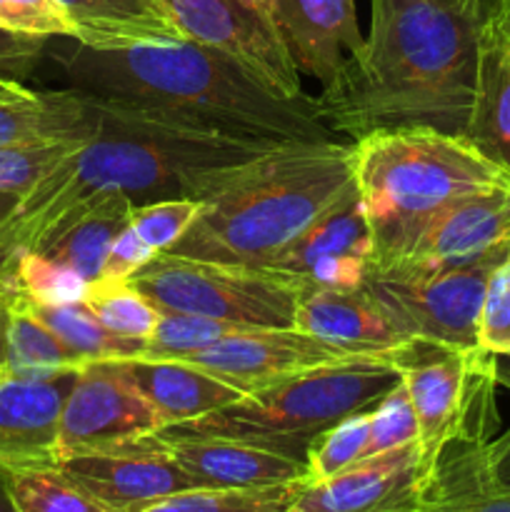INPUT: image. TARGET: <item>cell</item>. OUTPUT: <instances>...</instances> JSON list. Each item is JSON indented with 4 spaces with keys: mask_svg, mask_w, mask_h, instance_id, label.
<instances>
[{
    "mask_svg": "<svg viewBox=\"0 0 510 512\" xmlns=\"http://www.w3.org/2000/svg\"><path fill=\"white\" fill-rule=\"evenodd\" d=\"M488 5L373 0L363 48L315 98L320 123L350 143L385 128L465 135Z\"/></svg>",
    "mask_w": 510,
    "mask_h": 512,
    "instance_id": "6da1fadb",
    "label": "cell"
},
{
    "mask_svg": "<svg viewBox=\"0 0 510 512\" xmlns=\"http://www.w3.org/2000/svg\"><path fill=\"white\" fill-rule=\"evenodd\" d=\"M68 90L160 128L245 143H328L315 98H280L223 50L195 40L118 50L80 45L60 58Z\"/></svg>",
    "mask_w": 510,
    "mask_h": 512,
    "instance_id": "7a4b0ae2",
    "label": "cell"
},
{
    "mask_svg": "<svg viewBox=\"0 0 510 512\" xmlns=\"http://www.w3.org/2000/svg\"><path fill=\"white\" fill-rule=\"evenodd\" d=\"M93 105L100 113L98 135L60 160L0 225V273L18 255L38 250L68 210L95 195L125 193L135 205L200 200L215 173L278 148L160 128L138 115Z\"/></svg>",
    "mask_w": 510,
    "mask_h": 512,
    "instance_id": "3957f363",
    "label": "cell"
},
{
    "mask_svg": "<svg viewBox=\"0 0 510 512\" xmlns=\"http://www.w3.org/2000/svg\"><path fill=\"white\" fill-rule=\"evenodd\" d=\"M353 190V143L278 145L215 173L195 223L165 253L263 268Z\"/></svg>",
    "mask_w": 510,
    "mask_h": 512,
    "instance_id": "277c9868",
    "label": "cell"
},
{
    "mask_svg": "<svg viewBox=\"0 0 510 512\" xmlns=\"http://www.w3.org/2000/svg\"><path fill=\"white\" fill-rule=\"evenodd\" d=\"M353 175L373 243L368 273L403 263L453 203L510 183V170L465 135L433 128H385L353 140Z\"/></svg>",
    "mask_w": 510,
    "mask_h": 512,
    "instance_id": "5b68a950",
    "label": "cell"
},
{
    "mask_svg": "<svg viewBox=\"0 0 510 512\" xmlns=\"http://www.w3.org/2000/svg\"><path fill=\"white\" fill-rule=\"evenodd\" d=\"M398 383L385 353L363 355L293 375L203 418L168 428L238 440L305 463L310 443L320 433L348 415L373 410Z\"/></svg>",
    "mask_w": 510,
    "mask_h": 512,
    "instance_id": "8992f818",
    "label": "cell"
},
{
    "mask_svg": "<svg viewBox=\"0 0 510 512\" xmlns=\"http://www.w3.org/2000/svg\"><path fill=\"white\" fill-rule=\"evenodd\" d=\"M130 285L160 313L203 315L245 328H293L298 300L308 290L275 270L170 253L155 255Z\"/></svg>",
    "mask_w": 510,
    "mask_h": 512,
    "instance_id": "52a82bcc",
    "label": "cell"
},
{
    "mask_svg": "<svg viewBox=\"0 0 510 512\" xmlns=\"http://www.w3.org/2000/svg\"><path fill=\"white\" fill-rule=\"evenodd\" d=\"M398 373L420 425V445L433 460L455 435L488 438L498 425V358L483 348H450L428 340H405L385 353Z\"/></svg>",
    "mask_w": 510,
    "mask_h": 512,
    "instance_id": "ba28073f",
    "label": "cell"
},
{
    "mask_svg": "<svg viewBox=\"0 0 510 512\" xmlns=\"http://www.w3.org/2000/svg\"><path fill=\"white\" fill-rule=\"evenodd\" d=\"M510 248L430 273H368L363 288L405 338L450 348H480L478 323L490 273Z\"/></svg>",
    "mask_w": 510,
    "mask_h": 512,
    "instance_id": "9c48e42d",
    "label": "cell"
},
{
    "mask_svg": "<svg viewBox=\"0 0 510 512\" xmlns=\"http://www.w3.org/2000/svg\"><path fill=\"white\" fill-rule=\"evenodd\" d=\"M183 35L223 50L280 98H303L300 70L253 0H165Z\"/></svg>",
    "mask_w": 510,
    "mask_h": 512,
    "instance_id": "30bf717a",
    "label": "cell"
},
{
    "mask_svg": "<svg viewBox=\"0 0 510 512\" xmlns=\"http://www.w3.org/2000/svg\"><path fill=\"white\" fill-rule=\"evenodd\" d=\"M163 420L140 390L108 360L80 368L58 423V463L95 450L120 448L163 430Z\"/></svg>",
    "mask_w": 510,
    "mask_h": 512,
    "instance_id": "8fae6325",
    "label": "cell"
},
{
    "mask_svg": "<svg viewBox=\"0 0 510 512\" xmlns=\"http://www.w3.org/2000/svg\"><path fill=\"white\" fill-rule=\"evenodd\" d=\"M58 470L110 512H138L150 503L200 488L150 435L110 450L73 455Z\"/></svg>",
    "mask_w": 510,
    "mask_h": 512,
    "instance_id": "7c38bea8",
    "label": "cell"
},
{
    "mask_svg": "<svg viewBox=\"0 0 510 512\" xmlns=\"http://www.w3.org/2000/svg\"><path fill=\"white\" fill-rule=\"evenodd\" d=\"M353 358H363V355L335 348L295 328H248L178 360L198 365L215 378L250 395L293 375Z\"/></svg>",
    "mask_w": 510,
    "mask_h": 512,
    "instance_id": "4fadbf2b",
    "label": "cell"
},
{
    "mask_svg": "<svg viewBox=\"0 0 510 512\" xmlns=\"http://www.w3.org/2000/svg\"><path fill=\"white\" fill-rule=\"evenodd\" d=\"M370 255V230L358 190H353L348 198L310 223L263 268L288 275L305 288L353 290L365 283Z\"/></svg>",
    "mask_w": 510,
    "mask_h": 512,
    "instance_id": "5bb4252c",
    "label": "cell"
},
{
    "mask_svg": "<svg viewBox=\"0 0 510 512\" xmlns=\"http://www.w3.org/2000/svg\"><path fill=\"white\" fill-rule=\"evenodd\" d=\"M430 460L415 443L370 455L320 483H305L298 512H418Z\"/></svg>",
    "mask_w": 510,
    "mask_h": 512,
    "instance_id": "9a60e30c",
    "label": "cell"
},
{
    "mask_svg": "<svg viewBox=\"0 0 510 512\" xmlns=\"http://www.w3.org/2000/svg\"><path fill=\"white\" fill-rule=\"evenodd\" d=\"M288 48L295 68L328 88L360 53L355 0H253Z\"/></svg>",
    "mask_w": 510,
    "mask_h": 512,
    "instance_id": "2e32d148",
    "label": "cell"
},
{
    "mask_svg": "<svg viewBox=\"0 0 510 512\" xmlns=\"http://www.w3.org/2000/svg\"><path fill=\"white\" fill-rule=\"evenodd\" d=\"M510 248V183L450 205L425 230L408 258L385 273H430Z\"/></svg>",
    "mask_w": 510,
    "mask_h": 512,
    "instance_id": "e0dca14e",
    "label": "cell"
},
{
    "mask_svg": "<svg viewBox=\"0 0 510 512\" xmlns=\"http://www.w3.org/2000/svg\"><path fill=\"white\" fill-rule=\"evenodd\" d=\"M80 370L50 380H0V468L58 465V423Z\"/></svg>",
    "mask_w": 510,
    "mask_h": 512,
    "instance_id": "ac0fdd59",
    "label": "cell"
},
{
    "mask_svg": "<svg viewBox=\"0 0 510 512\" xmlns=\"http://www.w3.org/2000/svg\"><path fill=\"white\" fill-rule=\"evenodd\" d=\"M200 488H268V485L308 483V468L285 455L215 438V435L185 433L163 428L153 435Z\"/></svg>",
    "mask_w": 510,
    "mask_h": 512,
    "instance_id": "d6986e66",
    "label": "cell"
},
{
    "mask_svg": "<svg viewBox=\"0 0 510 512\" xmlns=\"http://www.w3.org/2000/svg\"><path fill=\"white\" fill-rule=\"evenodd\" d=\"M293 328L353 355H383L408 340L363 285L303 290Z\"/></svg>",
    "mask_w": 510,
    "mask_h": 512,
    "instance_id": "ffe728a7",
    "label": "cell"
},
{
    "mask_svg": "<svg viewBox=\"0 0 510 512\" xmlns=\"http://www.w3.org/2000/svg\"><path fill=\"white\" fill-rule=\"evenodd\" d=\"M488 438L455 435L430 460L418 512H510V490L490 465Z\"/></svg>",
    "mask_w": 510,
    "mask_h": 512,
    "instance_id": "44dd1931",
    "label": "cell"
},
{
    "mask_svg": "<svg viewBox=\"0 0 510 512\" xmlns=\"http://www.w3.org/2000/svg\"><path fill=\"white\" fill-rule=\"evenodd\" d=\"M108 363L140 390L165 428L190 423L245 398L243 390L180 360L123 358Z\"/></svg>",
    "mask_w": 510,
    "mask_h": 512,
    "instance_id": "7402d4cb",
    "label": "cell"
},
{
    "mask_svg": "<svg viewBox=\"0 0 510 512\" xmlns=\"http://www.w3.org/2000/svg\"><path fill=\"white\" fill-rule=\"evenodd\" d=\"M465 138L510 170V25L498 0L488 5L480 30L478 73Z\"/></svg>",
    "mask_w": 510,
    "mask_h": 512,
    "instance_id": "603a6c76",
    "label": "cell"
},
{
    "mask_svg": "<svg viewBox=\"0 0 510 512\" xmlns=\"http://www.w3.org/2000/svg\"><path fill=\"white\" fill-rule=\"evenodd\" d=\"M135 203L125 193H103L68 210L33 253L45 255L93 283L118 233L130 225Z\"/></svg>",
    "mask_w": 510,
    "mask_h": 512,
    "instance_id": "cb8c5ba5",
    "label": "cell"
},
{
    "mask_svg": "<svg viewBox=\"0 0 510 512\" xmlns=\"http://www.w3.org/2000/svg\"><path fill=\"white\" fill-rule=\"evenodd\" d=\"M75 28V43L118 50L185 40L165 0H58Z\"/></svg>",
    "mask_w": 510,
    "mask_h": 512,
    "instance_id": "d4e9b609",
    "label": "cell"
},
{
    "mask_svg": "<svg viewBox=\"0 0 510 512\" xmlns=\"http://www.w3.org/2000/svg\"><path fill=\"white\" fill-rule=\"evenodd\" d=\"M100 113L73 90L35 93L23 100H0V148L50 138L93 140Z\"/></svg>",
    "mask_w": 510,
    "mask_h": 512,
    "instance_id": "484cf974",
    "label": "cell"
},
{
    "mask_svg": "<svg viewBox=\"0 0 510 512\" xmlns=\"http://www.w3.org/2000/svg\"><path fill=\"white\" fill-rule=\"evenodd\" d=\"M23 303L83 365L98 363V360L143 358L145 348H148V340L120 338V335L110 333L90 313L83 300L68 305H35L28 303V300H23Z\"/></svg>",
    "mask_w": 510,
    "mask_h": 512,
    "instance_id": "4316f807",
    "label": "cell"
},
{
    "mask_svg": "<svg viewBox=\"0 0 510 512\" xmlns=\"http://www.w3.org/2000/svg\"><path fill=\"white\" fill-rule=\"evenodd\" d=\"M83 363L35 318L20 298L10 303L5 373L25 380H50L80 370Z\"/></svg>",
    "mask_w": 510,
    "mask_h": 512,
    "instance_id": "83f0119b",
    "label": "cell"
},
{
    "mask_svg": "<svg viewBox=\"0 0 510 512\" xmlns=\"http://www.w3.org/2000/svg\"><path fill=\"white\" fill-rule=\"evenodd\" d=\"M305 480L268 488H195L150 503L138 512H288Z\"/></svg>",
    "mask_w": 510,
    "mask_h": 512,
    "instance_id": "f1b7e54d",
    "label": "cell"
},
{
    "mask_svg": "<svg viewBox=\"0 0 510 512\" xmlns=\"http://www.w3.org/2000/svg\"><path fill=\"white\" fill-rule=\"evenodd\" d=\"M0 285L35 305L80 303L88 290V280L40 253L18 255L10 268L0 273Z\"/></svg>",
    "mask_w": 510,
    "mask_h": 512,
    "instance_id": "f546056e",
    "label": "cell"
},
{
    "mask_svg": "<svg viewBox=\"0 0 510 512\" xmlns=\"http://www.w3.org/2000/svg\"><path fill=\"white\" fill-rule=\"evenodd\" d=\"M8 490L18 512H110L98 500L70 483L58 465L53 468L5 470Z\"/></svg>",
    "mask_w": 510,
    "mask_h": 512,
    "instance_id": "4dcf8cb0",
    "label": "cell"
},
{
    "mask_svg": "<svg viewBox=\"0 0 510 512\" xmlns=\"http://www.w3.org/2000/svg\"><path fill=\"white\" fill-rule=\"evenodd\" d=\"M83 303L90 313L120 338L150 340L155 325L160 320V310L153 308L138 290L128 283H110V280H93L88 283Z\"/></svg>",
    "mask_w": 510,
    "mask_h": 512,
    "instance_id": "1f68e13d",
    "label": "cell"
},
{
    "mask_svg": "<svg viewBox=\"0 0 510 512\" xmlns=\"http://www.w3.org/2000/svg\"><path fill=\"white\" fill-rule=\"evenodd\" d=\"M243 330L248 328L238 323H228V320L188 313H160V320L155 325V333L150 335L143 358L178 360L210 348V345L220 343L230 335L243 333Z\"/></svg>",
    "mask_w": 510,
    "mask_h": 512,
    "instance_id": "d6a6232c",
    "label": "cell"
},
{
    "mask_svg": "<svg viewBox=\"0 0 510 512\" xmlns=\"http://www.w3.org/2000/svg\"><path fill=\"white\" fill-rule=\"evenodd\" d=\"M85 143L88 140L50 138L5 145V148H0V193H13L23 198L60 160L68 158Z\"/></svg>",
    "mask_w": 510,
    "mask_h": 512,
    "instance_id": "836d02e7",
    "label": "cell"
},
{
    "mask_svg": "<svg viewBox=\"0 0 510 512\" xmlns=\"http://www.w3.org/2000/svg\"><path fill=\"white\" fill-rule=\"evenodd\" d=\"M370 435V410L348 415L310 443L305 468L308 483H320L365 458V445Z\"/></svg>",
    "mask_w": 510,
    "mask_h": 512,
    "instance_id": "e575fe53",
    "label": "cell"
},
{
    "mask_svg": "<svg viewBox=\"0 0 510 512\" xmlns=\"http://www.w3.org/2000/svg\"><path fill=\"white\" fill-rule=\"evenodd\" d=\"M200 208H203V203L193 198H165L135 205L133 213H130V228L150 248L165 253L188 233V228L198 218Z\"/></svg>",
    "mask_w": 510,
    "mask_h": 512,
    "instance_id": "d590c367",
    "label": "cell"
},
{
    "mask_svg": "<svg viewBox=\"0 0 510 512\" xmlns=\"http://www.w3.org/2000/svg\"><path fill=\"white\" fill-rule=\"evenodd\" d=\"M415 440L420 443L418 415H415L403 383H398L370 410V435L368 445H365V458L415 443Z\"/></svg>",
    "mask_w": 510,
    "mask_h": 512,
    "instance_id": "8d00e7d4",
    "label": "cell"
},
{
    "mask_svg": "<svg viewBox=\"0 0 510 512\" xmlns=\"http://www.w3.org/2000/svg\"><path fill=\"white\" fill-rule=\"evenodd\" d=\"M478 345L495 358H510V255L490 273L485 285Z\"/></svg>",
    "mask_w": 510,
    "mask_h": 512,
    "instance_id": "74e56055",
    "label": "cell"
},
{
    "mask_svg": "<svg viewBox=\"0 0 510 512\" xmlns=\"http://www.w3.org/2000/svg\"><path fill=\"white\" fill-rule=\"evenodd\" d=\"M0 28L35 38H75V28L58 0H0Z\"/></svg>",
    "mask_w": 510,
    "mask_h": 512,
    "instance_id": "f35d334b",
    "label": "cell"
},
{
    "mask_svg": "<svg viewBox=\"0 0 510 512\" xmlns=\"http://www.w3.org/2000/svg\"><path fill=\"white\" fill-rule=\"evenodd\" d=\"M155 255H158V250L150 248V245L128 225V228L120 230L118 238L110 245L98 278L110 280V283H128V280L133 278L140 268H145Z\"/></svg>",
    "mask_w": 510,
    "mask_h": 512,
    "instance_id": "ab89813d",
    "label": "cell"
},
{
    "mask_svg": "<svg viewBox=\"0 0 510 512\" xmlns=\"http://www.w3.org/2000/svg\"><path fill=\"white\" fill-rule=\"evenodd\" d=\"M45 43H48L45 38L0 28V78L18 83L20 75L30 73V68L38 63V58L45 50Z\"/></svg>",
    "mask_w": 510,
    "mask_h": 512,
    "instance_id": "60d3db41",
    "label": "cell"
},
{
    "mask_svg": "<svg viewBox=\"0 0 510 512\" xmlns=\"http://www.w3.org/2000/svg\"><path fill=\"white\" fill-rule=\"evenodd\" d=\"M488 455H490V465H493V473L495 478H498V483L510 490V428L505 430L503 435L490 440Z\"/></svg>",
    "mask_w": 510,
    "mask_h": 512,
    "instance_id": "b9f144b4",
    "label": "cell"
},
{
    "mask_svg": "<svg viewBox=\"0 0 510 512\" xmlns=\"http://www.w3.org/2000/svg\"><path fill=\"white\" fill-rule=\"evenodd\" d=\"M10 303L13 293L0 285V365L5 368V348H8V325H10Z\"/></svg>",
    "mask_w": 510,
    "mask_h": 512,
    "instance_id": "7bdbcfd3",
    "label": "cell"
},
{
    "mask_svg": "<svg viewBox=\"0 0 510 512\" xmlns=\"http://www.w3.org/2000/svg\"><path fill=\"white\" fill-rule=\"evenodd\" d=\"M35 95V90H28L25 85L15 83V80L0 78V100H23Z\"/></svg>",
    "mask_w": 510,
    "mask_h": 512,
    "instance_id": "ee69618b",
    "label": "cell"
},
{
    "mask_svg": "<svg viewBox=\"0 0 510 512\" xmlns=\"http://www.w3.org/2000/svg\"><path fill=\"white\" fill-rule=\"evenodd\" d=\"M0 512H18V508H15V503H13V498H10L8 475H5L3 468H0Z\"/></svg>",
    "mask_w": 510,
    "mask_h": 512,
    "instance_id": "f6af8a7d",
    "label": "cell"
},
{
    "mask_svg": "<svg viewBox=\"0 0 510 512\" xmlns=\"http://www.w3.org/2000/svg\"><path fill=\"white\" fill-rule=\"evenodd\" d=\"M18 203H20V195L0 193V225H3L5 220L10 218V213H13V210L18 208Z\"/></svg>",
    "mask_w": 510,
    "mask_h": 512,
    "instance_id": "bcb514c9",
    "label": "cell"
},
{
    "mask_svg": "<svg viewBox=\"0 0 510 512\" xmlns=\"http://www.w3.org/2000/svg\"><path fill=\"white\" fill-rule=\"evenodd\" d=\"M510 378V358H498V383L503 385Z\"/></svg>",
    "mask_w": 510,
    "mask_h": 512,
    "instance_id": "7dc6e473",
    "label": "cell"
},
{
    "mask_svg": "<svg viewBox=\"0 0 510 512\" xmlns=\"http://www.w3.org/2000/svg\"><path fill=\"white\" fill-rule=\"evenodd\" d=\"M498 8H500V13H503L505 23L510 25V0H498Z\"/></svg>",
    "mask_w": 510,
    "mask_h": 512,
    "instance_id": "c3c4849f",
    "label": "cell"
},
{
    "mask_svg": "<svg viewBox=\"0 0 510 512\" xmlns=\"http://www.w3.org/2000/svg\"><path fill=\"white\" fill-rule=\"evenodd\" d=\"M5 375H8V373H5V368H3V365H0V380H3Z\"/></svg>",
    "mask_w": 510,
    "mask_h": 512,
    "instance_id": "681fc988",
    "label": "cell"
},
{
    "mask_svg": "<svg viewBox=\"0 0 510 512\" xmlns=\"http://www.w3.org/2000/svg\"><path fill=\"white\" fill-rule=\"evenodd\" d=\"M503 385H505V388H508V390H510V378H508V380H505V383H503Z\"/></svg>",
    "mask_w": 510,
    "mask_h": 512,
    "instance_id": "f907efd6",
    "label": "cell"
},
{
    "mask_svg": "<svg viewBox=\"0 0 510 512\" xmlns=\"http://www.w3.org/2000/svg\"><path fill=\"white\" fill-rule=\"evenodd\" d=\"M288 512H298V510H288Z\"/></svg>",
    "mask_w": 510,
    "mask_h": 512,
    "instance_id": "816d5d0a",
    "label": "cell"
}]
</instances>
